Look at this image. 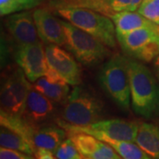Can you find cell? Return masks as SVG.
Masks as SVG:
<instances>
[{"mask_svg": "<svg viewBox=\"0 0 159 159\" xmlns=\"http://www.w3.org/2000/svg\"><path fill=\"white\" fill-rule=\"evenodd\" d=\"M131 105L136 115L145 119L159 117V84L143 64L128 57Z\"/></svg>", "mask_w": 159, "mask_h": 159, "instance_id": "obj_1", "label": "cell"}, {"mask_svg": "<svg viewBox=\"0 0 159 159\" xmlns=\"http://www.w3.org/2000/svg\"><path fill=\"white\" fill-rule=\"evenodd\" d=\"M105 94L117 106L128 111L131 105V86L128 73V57L114 55L103 63L97 76Z\"/></svg>", "mask_w": 159, "mask_h": 159, "instance_id": "obj_2", "label": "cell"}, {"mask_svg": "<svg viewBox=\"0 0 159 159\" xmlns=\"http://www.w3.org/2000/svg\"><path fill=\"white\" fill-rule=\"evenodd\" d=\"M56 13L75 27L96 37L108 48L117 44L116 29L111 19L101 12L86 8H60Z\"/></svg>", "mask_w": 159, "mask_h": 159, "instance_id": "obj_3", "label": "cell"}, {"mask_svg": "<svg viewBox=\"0 0 159 159\" xmlns=\"http://www.w3.org/2000/svg\"><path fill=\"white\" fill-rule=\"evenodd\" d=\"M103 103L94 94L76 86L64 104L62 122L75 126L89 125L101 120L103 117Z\"/></svg>", "mask_w": 159, "mask_h": 159, "instance_id": "obj_4", "label": "cell"}, {"mask_svg": "<svg viewBox=\"0 0 159 159\" xmlns=\"http://www.w3.org/2000/svg\"><path fill=\"white\" fill-rule=\"evenodd\" d=\"M66 32V49L77 61L87 67H93L111 56L107 46L96 37L75 27L67 20H61Z\"/></svg>", "mask_w": 159, "mask_h": 159, "instance_id": "obj_5", "label": "cell"}, {"mask_svg": "<svg viewBox=\"0 0 159 159\" xmlns=\"http://www.w3.org/2000/svg\"><path fill=\"white\" fill-rule=\"evenodd\" d=\"M32 85L20 66L11 67L2 75L1 114L21 118L26 100Z\"/></svg>", "mask_w": 159, "mask_h": 159, "instance_id": "obj_6", "label": "cell"}, {"mask_svg": "<svg viewBox=\"0 0 159 159\" xmlns=\"http://www.w3.org/2000/svg\"><path fill=\"white\" fill-rule=\"evenodd\" d=\"M116 36L122 51L130 58L151 62L159 55V27L142 28Z\"/></svg>", "mask_w": 159, "mask_h": 159, "instance_id": "obj_7", "label": "cell"}, {"mask_svg": "<svg viewBox=\"0 0 159 159\" xmlns=\"http://www.w3.org/2000/svg\"><path fill=\"white\" fill-rule=\"evenodd\" d=\"M57 124L67 131L83 132L93 136L97 134H102L115 140L132 142H135L139 127V125L136 122L127 121L121 119L99 120L84 126L66 125L62 122H57Z\"/></svg>", "mask_w": 159, "mask_h": 159, "instance_id": "obj_8", "label": "cell"}, {"mask_svg": "<svg viewBox=\"0 0 159 159\" xmlns=\"http://www.w3.org/2000/svg\"><path fill=\"white\" fill-rule=\"evenodd\" d=\"M14 59L30 82H34L45 75L48 70L45 48L39 41L34 43L16 45Z\"/></svg>", "mask_w": 159, "mask_h": 159, "instance_id": "obj_9", "label": "cell"}, {"mask_svg": "<svg viewBox=\"0 0 159 159\" xmlns=\"http://www.w3.org/2000/svg\"><path fill=\"white\" fill-rule=\"evenodd\" d=\"M54 103L32 85L21 118L26 123L33 126L51 123L53 119H56L57 116V107Z\"/></svg>", "mask_w": 159, "mask_h": 159, "instance_id": "obj_10", "label": "cell"}, {"mask_svg": "<svg viewBox=\"0 0 159 159\" xmlns=\"http://www.w3.org/2000/svg\"><path fill=\"white\" fill-rule=\"evenodd\" d=\"M45 54L48 66L57 72L70 85L78 86L81 82L80 68L73 54L63 50L57 44H47Z\"/></svg>", "mask_w": 159, "mask_h": 159, "instance_id": "obj_11", "label": "cell"}, {"mask_svg": "<svg viewBox=\"0 0 159 159\" xmlns=\"http://www.w3.org/2000/svg\"><path fill=\"white\" fill-rule=\"evenodd\" d=\"M33 16L40 39L46 44L65 47L66 36L63 24L50 8H37L33 12Z\"/></svg>", "mask_w": 159, "mask_h": 159, "instance_id": "obj_12", "label": "cell"}, {"mask_svg": "<svg viewBox=\"0 0 159 159\" xmlns=\"http://www.w3.org/2000/svg\"><path fill=\"white\" fill-rule=\"evenodd\" d=\"M67 135L74 142L83 158L119 159L122 158L114 148L95 136L83 132L67 131Z\"/></svg>", "mask_w": 159, "mask_h": 159, "instance_id": "obj_13", "label": "cell"}, {"mask_svg": "<svg viewBox=\"0 0 159 159\" xmlns=\"http://www.w3.org/2000/svg\"><path fill=\"white\" fill-rule=\"evenodd\" d=\"M6 29L16 45L38 42V32L34 16L29 12H15L6 20Z\"/></svg>", "mask_w": 159, "mask_h": 159, "instance_id": "obj_14", "label": "cell"}, {"mask_svg": "<svg viewBox=\"0 0 159 159\" xmlns=\"http://www.w3.org/2000/svg\"><path fill=\"white\" fill-rule=\"evenodd\" d=\"M33 87L57 104L64 105L70 95L68 82L49 66L45 75L35 80Z\"/></svg>", "mask_w": 159, "mask_h": 159, "instance_id": "obj_15", "label": "cell"}, {"mask_svg": "<svg viewBox=\"0 0 159 159\" xmlns=\"http://www.w3.org/2000/svg\"><path fill=\"white\" fill-rule=\"evenodd\" d=\"M66 134L67 133L59 125L46 123L32 126L29 134V142L34 149L43 148L55 152Z\"/></svg>", "mask_w": 159, "mask_h": 159, "instance_id": "obj_16", "label": "cell"}, {"mask_svg": "<svg viewBox=\"0 0 159 159\" xmlns=\"http://www.w3.org/2000/svg\"><path fill=\"white\" fill-rule=\"evenodd\" d=\"M116 34H125L142 28H158L157 24L148 20L141 13L135 11H119L111 16Z\"/></svg>", "mask_w": 159, "mask_h": 159, "instance_id": "obj_17", "label": "cell"}, {"mask_svg": "<svg viewBox=\"0 0 159 159\" xmlns=\"http://www.w3.org/2000/svg\"><path fill=\"white\" fill-rule=\"evenodd\" d=\"M134 142L151 158L159 159V125L147 122L141 123Z\"/></svg>", "mask_w": 159, "mask_h": 159, "instance_id": "obj_18", "label": "cell"}, {"mask_svg": "<svg viewBox=\"0 0 159 159\" xmlns=\"http://www.w3.org/2000/svg\"><path fill=\"white\" fill-rule=\"evenodd\" d=\"M50 9L60 8H86L99 11L111 17L115 12L109 5V0H50Z\"/></svg>", "mask_w": 159, "mask_h": 159, "instance_id": "obj_19", "label": "cell"}, {"mask_svg": "<svg viewBox=\"0 0 159 159\" xmlns=\"http://www.w3.org/2000/svg\"><path fill=\"white\" fill-rule=\"evenodd\" d=\"M0 146L17 149L32 156H34L35 150L27 138L4 125H1L0 128Z\"/></svg>", "mask_w": 159, "mask_h": 159, "instance_id": "obj_20", "label": "cell"}, {"mask_svg": "<svg viewBox=\"0 0 159 159\" xmlns=\"http://www.w3.org/2000/svg\"><path fill=\"white\" fill-rule=\"evenodd\" d=\"M55 157L58 159H80L83 158L76 148L71 138L65 139L55 150Z\"/></svg>", "mask_w": 159, "mask_h": 159, "instance_id": "obj_21", "label": "cell"}, {"mask_svg": "<svg viewBox=\"0 0 159 159\" xmlns=\"http://www.w3.org/2000/svg\"><path fill=\"white\" fill-rule=\"evenodd\" d=\"M138 12L159 26V0H142Z\"/></svg>", "mask_w": 159, "mask_h": 159, "instance_id": "obj_22", "label": "cell"}, {"mask_svg": "<svg viewBox=\"0 0 159 159\" xmlns=\"http://www.w3.org/2000/svg\"><path fill=\"white\" fill-rule=\"evenodd\" d=\"M142 0H109V5L114 12L138 11Z\"/></svg>", "mask_w": 159, "mask_h": 159, "instance_id": "obj_23", "label": "cell"}, {"mask_svg": "<svg viewBox=\"0 0 159 159\" xmlns=\"http://www.w3.org/2000/svg\"><path fill=\"white\" fill-rule=\"evenodd\" d=\"M20 0H0V14L1 16L12 14L23 10Z\"/></svg>", "mask_w": 159, "mask_h": 159, "instance_id": "obj_24", "label": "cell"}, {"mask_svg": "<svg viewBox=\"0 0 159 159\" xmlns=\"http://www.w3.org/2000/svg\"><path fill=\"white\" fill-rule=\"evenodd\" d=\"M0 158L1 159H32L34 156L24 153L13 148H8L5 147L0 148Z\"/></svg>", "mask_w": 159, "mask_h": 159, "instance_id": "obj_25", "label": "cell"}, {"mask_svg": "<svg viewBox=\"0 0 159 159\" xmlns=\"http://www.w3.org/2000/svg\"><path fill=\"white\" fill-rule=\"evenodd\" d=\"M35 158L39 159H53L56 158L55 154L52 150L47 149V148H36L34 154Z\"/></svg>", "mask_w": 159, "mask_h": 159, "instance_id": "obj_26", "label": "cell"}, {"mask_svg": "<svg viewBox=\"0 0 159 159\" xmlns=\"http://www.w3.org/2000/svg\"><path fill=\"white\" fill-rule=\"evenodd\" d=\"M43 0H20L24 9H31L33 7L39 6Z\"/></svg>", "mask_w": 159, "mask_h": 159, "instance_id": "obj_27", "label": "cell"}, {"mask_svg": "<svg viewBox=\"0 0 159 159\" xmlns=\"http://www.w3.org/2000/svg\"><path fill=\"white\" fill-rule=\"evenodd\" d=\"M155 74H156V76H157V78L158 80L159 81V55L157 57V59H156V62H155Z\"/></svg>", "mask_w": 159, "mask_h": 159, "instance_id": "obj_28", "label": "cell"}]
</instances>
